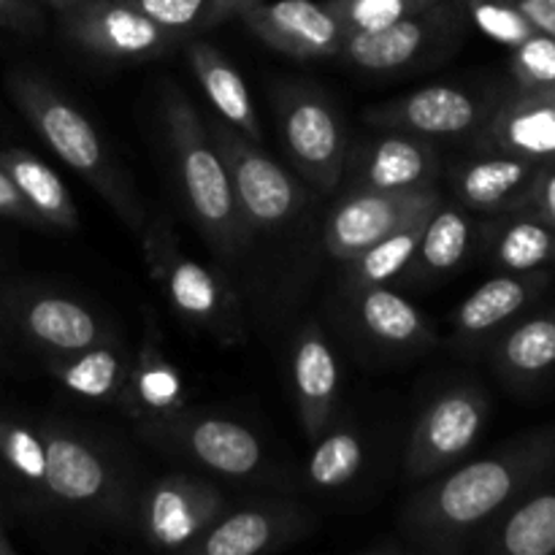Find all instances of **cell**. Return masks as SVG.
Masks as SVG:
<instances>
[{"mask_svg":"<svg viewBox=\"0 0 555 555\" xmlns=\"http://www.w3.org/2000/svg\"><path fill=\"white\" fill-rule=\"evenodd\" d=\"M65 36L106 63H144L160 57L177 33L141 14L130 0H81L63 14Z\"/></svg>","mask_w":555,"mask_h":555,"instance_id":"30bf717a","label":"cell"},{"mask_svg":"<svg viewBox=\"0 0 555 555\" xmlns=\"http://www.w3.org/2000/svg\"><path fill=\"white\" fill-rule=\"evenodd\" d=\"M5 90L22 117L30 122L38 139L79 177L92 184L98 195L119 215V220L141 236L146 228V211L141 209L139 195L130 188L128 177L108 152L92 119L57 90L52 81L33 70H11L5 76Z\"/></svg>","mask_w":555,"mask_h":555,"instance_id":"6da1fadb","label":"cell"},{"mask_svg":"<svg viewBox=\"0 0 555 555\" xmlns=\"http://www.w3.org/2000/svg\"><path fill=\"white\" fill-rule=\"evenodd\" d=\"M437 152L423 135L393 133L372 141L356 157V179L350 193H410L431 188L437 177Z\"/></svg>","mask_w":555,"mask_h":555,"instance_id":"d6986e66","label":"cell"},{"mask_svg":"<svg viewBox=\"0 0 555 555\" xmlns=\"http://www.w3.org/2000/svg\"><path fill=\"white\" fill-rule=\"evenodd\" d=\"M0 163L9 171L11 182L20 190L25 204L36 211L43 225L60 228L65 233H74L79 228V209H76L65 182L49 163L20 146L0 150Z\"/></svg>","mask_w":555,"mask_h":555,"instance_id":"603a6c76","label":"cell"},{"mask_svg":"<svg viewBox=\"0 0 555 555\" xmlns=\"http://www.w3.org/2000/svg\"><path fill=\"white\" fill-rule=\"evenodd\" d=\"M466 16L464 0H442L415 16L379 30L347 33L339 57L369 74H401L415 65L439 60L455 41Z\"/></svg>","mask_w":555,"mask_h":555,"instance_id":"52a82bcc","label":"cell"},{"mask_svg":"<svg viewBox=\"0 0 555 555\" xmlns=\"http://www.w3.org/2000/svg\"><path fill=\"white\" fill-rule=\"evenodd\" d=\"M36 3H41V5H47V9H52V11H57L60 16L63 14H68L70 9H76V5L81 3V0H36Z\"/></svg>","mask_w":555,"mask_h":555,"instance_id":"7bdbcfd3","label":"cell"},{"mask_svg":"<svg viewBox=\"0 0 555 555\" xmlns=\"http://www.w3.org/2000/svg\"><path fill=\"white\" fill-rule=\"evenodd\" d=\"M258 3H263V0H206V11H204V22H201V27L220 25V22L231 20V16H242L244 11L253 9V5Z\"/></svg>","mask_w":555,"mask_h":555,"instance_id":"b9f144b4","label":"cell"},{"mask_svg":"<svg viewBox=\"0 0 555 555\" xmlns=\"http://www.w3.org/2000/svg\"><path fill=\"white\" fill-rule=\"evenodd\" d=\"M0 518H3V507H0Z\"/></svg>","mask_w":555,"mask_h":555,"instance_id":"7dc6e473","label":"cell"},{"mask_svg":"<svg viewBox=\"0 0 555 555\" xmlns=\"http://www.w3.org/2000/svg\"><path fill=\"white\" fill-rule=\"evenodd\" d=\"M130 3L177 36L201 27L206 11V0H130Z\"/></svg>","mask_w":555,"mask_h":555,"instance_id":"8d00e7d4","label":"cell"},{"mask_svg":"<svg viewBox=\"0 0 555 555\" xmlns=\"http://www.w3.org/2000/svg\"><path fill=\"white\" fill-rule=\"evenodd\" d=\"M496 141L504 150L542 157L555 152V103L520 101L496 119Z\"/></svg>","mask_w":555,"mask_h":555,"instance_id":"4dcf8cb0","label":"cell"},{"mask_svg":"<svg viewBox=\"0 0 555 555\" xmlns=\"http://www.w3.org/2000/svg\"><path fill=\"white\" fill-rule=\"evenodd\" d=\"M291 379L298 421L309 442L328 431L339 399V363L318 323H307L291 347Z\"/></svg>","mask_w":555,"mask_h":555,"instance_id":"ac0fdd59","label":"cell"},{"mask_svg":"<svg viewBox=\"0 0 555 555\" xmlns=\"http://www.w3.org/2000/svg\"><path fill=\"white\" fill-rule=\"evenodd\" d=\"M0 312L43 356H63L114 339L92 309L43 287H9L0 296Z\"/></svg>","mask_w":555,"mask_h":555,"instance_id":"8fae6325","label":"cell"},{"mask_svg":"<svg viewBox=\"0 0 555 555\" xmlns=\"http://www.w3.org/2000/svg\"><path fill=\"white\" fill-rule=\"evenodd\" d=\"M253 36L296 60L339 57L347 27L325 3L314 0H263L242 14Z\"/></svg>","mask_w":555,"mask_h":555,"instance_id":"5bb4252c","label":"cell"},{"mask_svg":"<svg viewBox=\"0 0 555 555\" xmlns=\"http://www.w3.org/2000/svg\"><path fill=\"white\" fill-rule=\"evenodd\" d=\"M529 177L531 168L526 160H509V157L477 160L466 163L455 173V190L472 209L493 211L509 204L524 190V184H529Z\"/></svg>","mask_w":555,"mask_h":555,"instance_id":"4316f807","label":"cell"},{"mask_svg":"<svg viewBox=\"0 0 555 555\" xmlns=\"http://www.w3.org/2000/svg\"><path fill=\"white\" fill-rule=\"evenodd\" d=\"M515 54V70L524 81L531 85H553L555 81V41L551 36H531L518 43Z\"/></svg>","mask_w":555,"mask_h":555,"instance_id":"74e56055","label":"cell"},{"mask_svg":"<svg viewBox=\"0 0 555 555\" xmlns=\"http://www.w3.org/2000/svg\"><path fill=\"white\" fill-rule=\"evenodd\" d=\"M41 426L47 439V502L95 520H122L128 513V486L117 459L70 423L47 421Z\"/></svg>","mask_w":555,"mask_h":555,"instance_id":"5b68a950","label":"cell"},{"mask_svg":"<svg viewBox=\"0 0 555 555\" xmlns=\"http://www.w3.org/2000/svg\"><path fill=\"white\" fill-rule=\"evenodd\" d=\"M486 399L472 385H455L434 396L412 426L404 450L410 480L437 477L444 466L469 453L486 423Z\"/></svg>","mask_w":555,"mask_h":555,"instance_id":"9c48e42d","label":"cell"},{"mask_svg":"<svg viewBox=\"0 0 555 555\" xmlns=\"http://www.w3.org/2000/svg\"><path fill=\"white\" fill-rule=\"evenodd\" d=\"M520 469L507 455H491L437 477L404 504L399 537L423 553L461 551L515 496Z\"/></svg>","mask_w":555,"mask_h":555,"instance_id":"3957f363","label":"cell"},{"mask_svg":"<svg viewBox=\"0 0 555 555\" xmlns=\"http://www.w3.org/2000/svg\"><path fill=\"white\" fill-rule=\"evenodd\" d=\"M209 133L225 160L233 198L249 233L276 231L304 209V190L280 163L260 150V144L222 119L209 122Z\"/></svg>","mask_w":555,"mask_h":555,"instance_id":"8992f818","label":"cell"},{"mask_svg":"<svg viewBox=\"0 0 555 555\" xmlns=\"http://www.w3.org/2000/svg\"><path fill=\"white\" fill-rule=\"evenodd\" d=\"M369 122L423 139L461 135L477 122V103L459 87L431 85L366 112Z\"/></svg>","mask_w":555,"mask_h":555,"instance_id":"ffe728a7","label":"cell"},{"mask_svg":"<svg viewBox=\"0 0 555 555\" xmlns=\"http://www.w3.org/2000/svg\"><path fill=\"white\" fill-rule=\"evenodd\" d=\"M47 372L57 379L60 388L74 393L76 399L95 401V404H119V396L128 379L130 356L119 347L117 339L85 347L63 356H47Z\"/></svg>","mask_w":555,"mask_h":555,"instance_id":"7402d4cb","label":"cell"},{"mask_svg":"<svg viewBox=\"0 0 555 555\" xmlns=\"http://www.w3.org/2000/svg\"><path fill=\"white\" fill-rule=\"evenodd\" d=\"M160 122L177 163L184 204L201 236L217 255L236 258L244 253L253 233L238 215L231 177L211 139L209 125L173 81H166L160 90Z\"/></svg>","mask_w":555,"mask_h":555,"instance_id":"7a4b0ae2","label":"cell"},{"mask_svg":"<svg viewBox=\"0 0 555 555\" xmlns=\"http://www.w3.org/2000/svg\"><path fill=\"white\" fill-rule=\"evenodd\" d=\"M5 350V336H3V323H0V356H3Z\"/></svg>","mask_w":555,"mask_h":555,"instance_id":"bcb514c9","label":"cell"},{"mask_svg":"<svg viewBox=\"0 0 555 555\" xmlns=\"http://www.w3.org/2000/svg\"><path fill=\"white\" fill-rule=\"evenodd\" d=\"M469 233L472 228L464 211L448 209V206L439 204L431 211V217H428L421 247H417V255L410 269H415L423 276L453 271L466 258Z\"/></svg>","mask_w":555,"mask_h":555,"instance_id":"f546056e","label":"cell"},{"mask_svg":"<svg viewBox=\"0 0 555 555\" xmlns=\"http://www.w3.org/2000/svg\"><path fill=\"white\" fill-rule=\"evenodd\" d=\"M141 244L152 282L179 318L220 345L231 347L244 339L242 298L222 271L190 258L166 220L146 222Z\"/></svg>","mask_w":555,"mask_h":555,"instance_id":"277c9868","label":"cell"},{"mask_svg":"<svg viewBox=\"0 0 555 555\" xmlns=\"http://www.w3.org/2000/svg\"><path fill=\"white\" fill-rule=\"evenodd\" d=\"M0 217H3V220L22 222V225L43 228V222L38 220L36 211L25 204V198L20 195V190L14 188V182H11V177H9V171L3 168V163H0Z\"/></svg>","mask_w":555,"mask_h":555,"instance_id":"ab89813d","label":"cell"},{"mask_svg":"<svg viewBox=\"0 0 555 555\" xmlns=\"http://www.w3.org/2000/svg\"><path fill=\"white\" fill-rule=\"evenodd\" d=\"M437 201L442 198L434 184L423 190H410V193H372V190L350 193L336 206L325 225V247L336 260L350 263L363 249H369L401 222L410 220L417 209L437 204Z\"/></svg>","mask_w":555,"mask_h":555,"instance_id":"9a60e30c","label":"cell"},{"mask_svg":"<svg viewBox=\"0 0 555 555\" xmlns=\"http://www.w3.org/2000/svg\"><path fill=\"white\" fill-rule=\"evenodd\" d=\"M307 464V477L320 491H336L356 480L366 466V444L361 434L347 426H336L314 439Z\"/></svg>","mask_w":555,"mask_h":555,"instance_id":"83f0119b","label":"cell"},{"mask_svg":"<svg viewBox=\"0 0 555 555\" xmlns=\"http://www.w3.org/2000/svg\"><path fill=\"white\" fill-rule=\"evenodd\" d=\"M502 363L515 374H540L555 363V320H529L504 339Z\"/></svg>","mask_w":555,"mask_h":555,"instance_id":"d6a6232c","label":"cell"},{"mask_svg":"<svg viewBox=\"0 0 555 555\" xmlns=\"http://www.w3.org/2000/svg\"><path fill=\"white\" fill-rule=\"evenodd\" d=\"M188 60L201 92L217 112V119L228 122L247 139H253L255 144H263V130H260L258 114H255V103L249 98L247 85H244V76L225 57V52H220L215 43L198 38V41H190Z\"/></svg>","mask_w":555,"mask_h":555,"instance_id":"44dd1931","label":"cell"},{"mask_svg":"<svg viewBox=\"0 0 555 555\" xmlns=\"http://www.w3.org/2000/svg\"><path fill=\"white\" fill-rule=\"evenodd\" d=\"M540 33L555 41V0H509Z\"/></svg>","mask_w":555,"mask_h":555,"instance_id":"60d3db41","label":"cell"},{"mask_svg":"<svg viewBox=\"0 0 555 555\" xmlns=\"http://www.w3.org/2000/svg\"><path fill=\"white\" fill-rule=\"evenodd\" d=\"M280 130L293 166L320 190L339 184L347 160V133L339 112L314 87H285L276 101Z\"/></svg>","mask_w":555,"mask_h":555,"instance_id":"ba28073f","label":"cell"},{"mask_svg":"<svg viewBox=\"0 0 555 555\" xmlns=\"http://www.w3.org/2000/svg\"><path fill=\"white\" fill-rule=\"evenodd\" d=\"M545 215L555 222V177L547 182V188H545Z\"/></svg>","mask_w":555,"mask_h":555,"instance_id":"f6af8a7d","label":"cell"},{"mask_svg":"<svg viewBox=\"0 0 555 555\" xmlns=\"http://www.w3.org/2000/svg\"><path fill=\"white\" fill-rule=\"evenodd\" d=\"M529 298V287L515 276H496L477 287L455 312V331L461 339H477L504 320L513 318Z\"/></svg>","mask_w":555,"mask_h":555,"instance_id":"f1b7e54d","label":"cell"},{"mask_svg":"<svg viewBox=\"0 0 555 555\" xmlns=\"http://www.w3.org/2000/svg\"><path fill=\"white\" fill-rule=\"evenodd\" d=\"M437 3L442 0H325L331 14L350 33L379 30V27L421 14Z\"/></svg>","mask_w":555,"mask_h":555,"instance_id":"836d02e7","label":"cell"},{"mask_svg":"<svg viewBox=\"0 0 555 555\" xmlns=\"http://www.w3.org/2000/svg\"><path fill=\"white\" fill-rule=\"evenodd\" d=\"M0 555H16V547H14V542H11L3 518H0Z\"/></svg>","mask_w":555,"mask_h":555,"instance_id":"ee69618b","label":"cell"},{"mask_svg":"<svg viewBox=\"0 0 555 555\" xmlns=\"http://www.w3.org/2000/svg\"><path fill=\"white\" fill-rule=\"evenodd\" d=\"M171 437L204 469L225 477H253L263 466V444L244 423L217 415H179L160 437Z\"/></svg>","mask_w":555,"mask_h":555,"instance_id":"e0dca14e","label":"cell"},{"mask_svg":"<svg viewBox=\"0 0 555 555\" xmlns=\"http://www.w3.org/2000/svg\"><path fill=\"white\" fill-rule=\"evenodd\" d=\"M0 475L30 502H47V439L41 423L0 412Z\"/></svg>","mask_w":555,"mask_h":555,"instance_id":"484cf974","label":"cell"},{"mask_svg":"<svg viewBox=\"0 0 555 555\" xmlns=\"http://www.w3.org/2000/svg\"><path fill=\"white\" fill-rule=\"evenodd\" d=\"M439 204H442V201L417 209L410 220H404L399 228H393L388 236H383L379 242H374L372 247L363 249L358 258H352L350 274H347V282H350L352 291L388 285V282L399 280L404 271H410L412 260H415L417 255V247H421L428 217H431V211L437 209Z\"/></svg>","mask_w":555,"mask_h":555,"instance_id":"d4e9b609","label":"cell"},{"mask_svg":"<svg viewBox=\"0 0 555 555\" xmlns=\"http://www.w3.org/2000/svg\"><path fill=\"white\" fill-rule=\"evenodd\" d=\"M119 406L130 421L160 437L179 415L188 412V388L177 363L163 350V334L155 312H146L144 334L130 356L128 379Z\"/></svg>","mask_w":555,"mask_h":555,"instance_id":"4fadbf2b","label":"cell"},{"mask_svg":"<svg viewBox=\"0 0 555 555\" xmlns=\"http://www.w3.org/2000/svg\"><path fill=\"white\" fill-rule=\"evenodd\" d=\"M0 30L33 36L41 30V9L36 0H0Z\"/></svg>","mask_w":555,"mask_h":555,"instance_id":"f35d334b","label":"cell"},{"mask_svg":"<svg viewBox=\"0 0 555 555\" xmlns=\"http://www.w3.org/2000/svg\"><path fill=\"white\" fill-rule=\"evenodd\" d=\"M222 513L225 499L217 488L188 475H166L141 493L135 520L150 545L184 553Z\"/></svg>","mask_w":555,"mask_h":555,"instance_id":"7c38bea8","label":"cell"},{"mask_svg":"<svg viewBox=\"0 0 555 555\" xmlns=\"http://www.w3.org/2000/svg\"><path fill=\"white\" fill-rule=\"evenodd\" d=\"M499 547L509 555L555 553V493H542L515 509L499 529Z\"/></svg>","mask_w":555,"mask_h":555,"instance_id":"1f68e13d","label":"cell"},{"mask_svg":"<svg viewBox=\"0 0 555 555\" xmlns=\"http://www.w3.org/2000/svg\"><path fill=\"white\" fill-rule=\"evenodd\" d=\"M356 293L358 323L369 336H374V341L393 350H423L434 345L431 323L404 296L390 291L388 285L363 287Z\"/></svg>","mask_w":555,"mask_h":555,"instance_id":"cb8c5ba5","label":"cell"},{"mask_svg":"<svg viewBox=\"0 0 555 555\" xmlns=\"http://www.w3.org/2000/svg\"><path fill=\"white\" fill-rule=\"evenodd\" d=\"M307 520L291 504H249L233 513H222L193 545L188 555H258L285 547L298 540Z\"/></svg>","mask_w":555,"mask_h":555,"instance_id":"2e32d148","label":"cell"},{"mask_svg":"<svg viewBox=\"0 0 555 555\" xmlns=\"http://www.w3.org/2000/svg\"><path fill=\"white\" fill-rule=\"evenodd\" d=\"M553 253V236L540 222H518L499 238L496 255L507 269L529 271L545 263Z\"/></svg>","mask_w":555,"mask_h":555,"instance_id":"d590c367","label":"cell"},{"mask_svg":"<svg viewBox=\"0 0 555 555\" xmlns=\"http://www.w3.org/2000/svg\"><path fill=\"white\" fill-rule=\"evenodd\" d=\"M464 5L466 16H469L486 36H491L493 41L499 43L518 47L526 38L540 33L524 14H520L518 5H513L509 0H464Z\"/></svg>","mask_w":555,"mask_h":555,"instance_id":"e575fe53","label":"cell"}]
</instances>
